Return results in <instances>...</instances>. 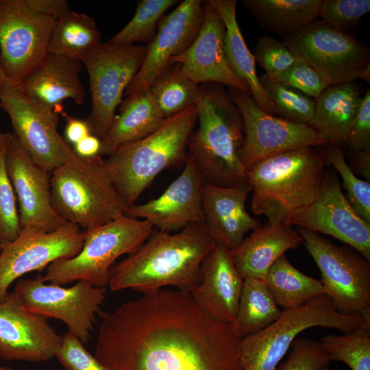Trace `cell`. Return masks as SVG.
Here are the masks:
<instances>
[{"label":"cell","mask_w":370,"mask_h":370,"mask_svg":"<svg viewBox=\"0 0 370 370\" xmlns=\"http://www.w3.org/2000/svg\"><path fill=\"white\" fill-rule=\"evenodd\" d=\"M197 122L194 106L166 118L155 132L121 146L105 160L114 186L128 207L161 171L184 165L188 139Z\"/></svg>","instance_id":"5b68a950"},{"label":"cell","mask_w":370,"mask_h":370,"mask_svg":"<svg viewBox=\"0 0 370 370\" xmlns=\"http://www.w3.org/2000/svg\"><path fill=\"white\" fill-rule=\"evenodd\" d=\"M66 370H113L90 354L80 340L68 332L56 356Z\"/></svg>","instance_id":"7bdbcfd3"},{"label":"cell","mask_w":370,"mask_h":370,"mask_svg":"<svg viewBox=\"0 0 370 370\" xmlns=\"http://www.w3.org/2000/svg\"><path fill=\"white\" fill-rule=\"evenodd\" d=\"M2 248H3V245L0 244V253H1V250H2Z\"/></svg>","instance_id":"11a10c76"},{"label":"cell","mask_w":370,"mask_h":370,"mask_svg":"<svg viewBox=\"0 0 370 370\" xmlns=\"http://www.w3.org/2000/svg\"><path fill=\"white\" fill-rule=\"evenodd\" d=\"M7 82L6 76L2 69V68L0 66V93L1 90L5 84V83Z\"/></svg>","instance_id":"816d5d0a"},{"label":"cell","mask_w":370,"mask_h":370,"mask_svg":"<svg viewBox=\"0 0 370 370\" xmlns=\"http://www.w3.org/2000/svg\"><path fill=\"white\" fill-rule=\"evenodd\" d=\"M7 168L18 202L21 228L51 232L67 223L52 204L51 172L37 164L13 134L7 154Z\"/></svg>","instance_id":"d6986e66"},{"label":"cell","mask_w":370,"mask_h":370,"mask_svg":"<svg viewBox=\"0 0 370 370\" xmlns=\"http://www.w3.org/2000/svg\"><path fill=\"white\" fill-rule=\"evenodd\" d=\"M203 3L204 17L196 38L171 62L179 63L181 73L199 84L227 85L251 96L247 84L234 73L227 62L223 20L209 0Z\"/></svg>","instance_id":"44dd1931"},{"label":"cell","mask_w":370,"mask_h":370,"mask_svg":"<svg viewBox=\"0 0 370 370\" xmlns=\"http://www.w3.org/2000/svg\"><path fill=\"white\" fill-rule=\"evenodd\" d=\"M178 0H140L129 23L106 42L116 46L149 43L157 34L158 25L166 11Z\"/></svg>","instance_id":"d590c367"},{"label":"cell","mask_w":370,"mask_h":370,"mask_svg":"<svg viewBox=\"0 0 370 370\" xmlns=\"http://www.w3.org/2000/svg\"><path fill=\"white\" fill-rule=\"evenodd\" d=\"M318 152L325 164H330L339 173L345 196L354 211L370 224V182L359 179L345 160L343 147L326 145Z\"/></svg>","instance_id":"74e56055"},{"label":"cell","mask_w":370,"mask_h":370,"mask_svg":"<svg viewBox=\"0 0 370 370\" xmlns=\"http://www.w3.org/2000/svg\"><path fill=\"white\" fill-rule=\"evenodd\" d=\"M0 370H13V369L7 366H0Z\"/></svg>","instance_id":"f5cc1de1"},{"label":"cell","mask_w":370,"mask_h":370,"mask_svg":"<svg viewBox=\"0 0 370 370\" xmlns=\"http://www.w3.org/2000/svg\"><path fill=\"white\" fill-rule=\"evenodd\" d=\"M291 347L288 358L279 370H321L332 362L320 341L298 338Z\"/></svg>","instance_id":"b9f144b4"},{"label":"cell","mask_w":370,"mask_h":370,"mask_svg":"<svg viewBox=\"0 0 370 370\" xmlns=\"http://www.w3.org/2000/svg\"><path fill=\"white\" fill-rule=\"evenodd\" d=\"M251 192L248 181L230 186L204 184V223L216 244L231 251L243 241L247 232L260 226L245 209L246 199Z\"/></svg>","instance_id":"cb8c5ba5"},{"label":"cell","mask_w":370,"mask_h":370,"mask_svg":"<svg viewBox=\"0 0 370 370\" xmlns=\"http://www.w3.org/2000/svg\"><path fill=\"white\" fill-rule=\"evenodd\" d=\"M84 243V232L67 223L45 232L23 227L0 253V302L6 298L12 283L34 271H42L54 261L77 255Z\"/></svg>","instance_id":"2e32d148"},{"label":"cell","mask_w":370,"mask_h":370,"mask_svg":"<svg viewBox=\"0 0 370 370\" xmlns=\"http://www.w3.org/2000/svg\"><path fill=\"white\" fill-rule=\"evenodd\" d=\"M281 314L264 281L247 278L243 280L238 310L230 328L235 336L243 338L266 328Z\"/></svg>","instance_id":"4dcf8cb0"},{"label":"cell","mask_w":370,"mask_h":370,"mask_svg":"<svg viewBox=\"0 0 370 370\" xmlns=\"http://www.w3.org/2000/svg\"><path fill=\"white\" fill-rule=\"evenodd\" d=\"M101 139L90 134L73 145V151L79 156L86 158L99 156Z\"/></svg>","instance_id":"681fc988"},{"label":"cell","mask_w":370,"mask_h":370,"mask_svg":"<svg viewBox=\"0 0 370 370\" xmlns=\"http://www.w3.org/2000/svg\"><path fill=\"white\" fill-rule=\"evenodd\" d=\"M166 119L149 88L126 96L121 103L119 114L101 139L99 156H109L121 146L147 136Z\"/></svg>","instance_id":"83f0119b"},{"label":"cell","mask_w":370,"mask_h":370,"mask_svg":"<svg viewBox=\"0 0 370 370\" xmlns=\"http://www.w3.org/2000/svg\"><path fill=\"white\" fill-rule=\"evenodd\" d=\"M253 55L255 62L265 71L264 75L272 80H276L297 60L282 41L267 35L258 38Z\"/></svg>","instance_id":"ab89813d"},{"label":"cell","mask_w":370,"mask_h":370,"mask_svg":"<svg viewBox=\"0 0 370 370\" xmlns=\"http://www.w3.org/2000/svg\"><path fill=\"white\" fill-rule=\"evenodd\" d=\"M288 224L330 235L353 247L370 262V224L352 208L335 172L325 173L317 197Z\"/></svg>","instance_id":"e0dca14e"},{"label":"cell","mask_w":370,"mask_h":370,"mask_svg":"<svg viewBox=\"0 0 370 370\" xmlns=\"http://www.w3.org/2000/svg\"><path fill=\"white\" fill-rule=\"evenodd\" d=\"M303 239L293 226L267 222L253 232L234 249L231 255L241 276L264 281L275 261L288 249H294Z\"/></svg>","instance_id":"484cf974"},{"label":"cell","mask_w":370,"mask_h":370,"mask_svg":"<svg viewBox=\"0 0 370 370\" xmlns=\"http://www.w3.org/2000/svg\"><path fill=\"white\" fill-rule=\"evenodd\" d=\"M282 42L312 67L327 86L353 82L370 65V49L354 35L317 19Z\"/></svg>","instance_id":"30bf717a"},{"label":"cell","mask_w":370,"mask_h":370,"mask_svg":"<svg viewBox=\"0 0 370 370\" xmlns=\"http://www.w3.org/2000/svg\"><path fill=\"white\" fill-rule=\"evenodd\" d=\"M51 195L56 212L87 230L125 214L127 205L100 156L86 158L72 149L51 172Z\"/></svg>","instance_id":"8992f818"},{"label":"cell","mask_w":370,"mask_h":370,"mask_svg":"<svg viewBox=\"0 0 370 370\" xmlns=\"http://www.w3.org/2000/svg\"><path fill=\"white\" fill-rule=\"evenodd\" d=\"M153 228L146 220L123 215L84 230V243L79 253L50 264L42 279L58 285L84 280L105 288L115 260L136 251L151 235Z\"/></svg>","instance_id":"52a82bcc"},{"label":"cell","mask_w":370,"mask_h":370,"mask_svg":"<svg viewBox=\"0 0 370 370\" xmlns=\"http://www.w3.org/2000/svg\"><path fill=\"white\" fill-rule=\"evenodd\" d=\"M149 90L161 112L168 118L195 106L199 85L184 76L180 64L172 62Z\"/></svg>","instance_id":"836d02e7"},{"label":"cell","mask_w":370,"mask_h":370,"mask_svg":"<svg viewBox=\"0 0 370 370\" xmlns=\"http://www.w3.org/2000/svg\"><path fill=\"white\" fill-rule=\"evenodd\" d=\"M369 84L370 82V65L367 66L360 74L359 78Z\"/></svg>","instance_id":"f907efd6"},{"label":"cell","mask_w":370,"mask_h":370,"mask_svg":"<svg viewBox=\"0 0 370 370\" xmlns=\"http://www.w3.org/2000/svg\"><path fill=\"white\" fill-rule=\"evenodd\" d=\"M205 182L188 156L181 174L158 198L127 208L126 216L147 221L158 230L171 232L204 222L202 189Z\"/></svg>","instance_id":"7402d4cb"},{"label":"cell","mask_w":370,"mask_h":370,"mask_svg":"<svg viewBox=\"0 0 370 370\" xmlns=\"http://www.w3.org/2000/svg\"><path fill=\"white\" fill-rule=\"evenodd\" d=\"M369 11V0H323L319 18L335 29L345 31L356 27Z\"/></svg>","instance_id":"60d3db41"},{"label":"cell","mask_w":370,"mask_h":370,"mask_svg":"<svg viewBox=\"0 0 370 370\" xmlns=\"http://www.w3.org/2000/svg\"><path fill=\"white\" fill-rule=\"evenodd\" d=\"M264 283L277 304L283 310L299 307L325 294L321 280L300 272L284 254L270 267Z\"/></svg>","instance_id":"d6a6232c"},{"label":"cell","mask_w":370,"mask_h":370,"mask_svg":"<svg viewBox=\"0 0 370 370\" xmlns=\"http://www.w3.org/2000/svg\"><path fill=\"white\" fill-rule=\"evenodd\" d=\"M256 23L286 37L318 19L323 0H243Z\"/></svg>","instance_id":"f546056e"},{"label":"cell","mask_w":370,"mask_h":370,"mask_svg":"<svg viewBox=\"0 0 370 370\" xmlns=\"http://www.w3.org/2000/svg\"><path fill=\"white\" fill-rule=\"evenodd\" d=\"M56 21L25 0H0V66L10 84L19 86L47 56Z\"/></svg>","instance_id":"7c38bea8"},{"label":"cell","mask_w":370,"mask_h":370,"mask_svg":"<svg viewBox=\"0 0 370 370\" xmlns=\"http://www.w3.org/2000/svg\"><path fill=\"white\" fill-rule=\"evenodd\" d=\"M321 275L325 294L343 314H360L370 323V264L362 255L338 247L319 234L297 227Z\"/></svg>","instance_id":"9c48e42d"},{"label":"cell","mask_w":370,"mask_h":370,"mask_svg":"<svg viewBox=\"0 0 370 370\" xmlns=\"http://www.w3.org/2000/svg\"><path fill=\"white\" fill-rule=\"evenodd\" d=\"M42 275L21 279L14 292L30 312L63 321L69 332L84 344L91 338L96 314L106 297L105 288L79 280L69 288L45 284Z\"/></svg>","instance_id":"4fadbf2b"},{"label":"cell","mask_w":370,"mask_h":370,"mask_svg":"<svg viewBox=\"0 0 370 370\" xmlns=\"http://www.w3.org/2000/svg\"><path fill=\"white\" fill-rule=\"evenodd\" d=\"M0 107L10 119L12 134L37 164L52 172L66 160L72 147L58 132L59 114L8 80L1 90Z\"/></svg>","instance_id":"5bb4252c"},{"label":"cell","mask_w":370,"mask_h":370,"mask_svg":"<svg viewBox=\"0 0 370 370\" xmlns=\"http://www.w3.org/2000/svg\"><path fill=\"white\" fill-rule=\"evenodd\" d=\"M320 343L331 361L343 362L352 370H370V323L363 321L343 335L324 336Z\"/></svg>","instance_id":"e575fe53"},{"label":"cell","mask_w":370,"mask_h":370,"mask_svg":"<svg viewBox=\"0 0 370 370\" xmlns=\"http://www.w3.org/2000/svg\"><path fill=\"white\" fill-rule=\"evenodd\" d=\"M25 1L32 10L56 20L71 10L66 0H25Z\"/></svg>","instance_id":"bcb514c9"},{"label":"cell","mask_w":370,"mask_h":370,"mask_svg":"<svg viewBox=\"0 0 370 370\" xmlns=\"http://www.w3.org/2000/svg\"><path fill=\"white\" fill-rule=\"evenodd\" d=\"M321 370H330V369H329V367H326L323 368V369H321Z\"/></svg>","instance_id":"db71d44e"},{"label":"cell","mask_w":370,"mask_h":370,"mask_svg":"<svg viewBox=\"0 0 370 370\" xmlns=\"http://www.w3.org/2000/svg\"><path fill=\"white\" fill-rule=\"evenodd\" d=\"M204 17L201 0H184L158 25L157 34L147 46L143 62L126 88L125 97L149 88L171 64V59L184 52L196 38Z\"/></svg>","instance_id":"ac0fdd59"},{"label":"cell","mask_w":370,"mask_h":370,"mask_svg":"<svg viewBox=\"0 0 370 370\" xmlns=\"http://www.w3.org/2000/svg\"><path fill=\"white\" fill-rule=\"evenodd\" d=\"M362 88L355 81L328 86L315 99L308 126L326 145L345 147L349 130L360 108Z\"/></svg>","instance_id":"4316f807"},{"label":"cell","mask_w":370,"mask_h":370,"mask_svg":"<svg viewBox=\"0 0 370 370\" xmlns=\"http://www.w3.org/2000/svg\"><path fill=\"white\" fill-rule=\"evenodd\" d=\"M260 82L274 108L275 116L297 124L308 125L313 116L315 99L266 75Z\"/></svg>","instance_id":"8d00e7d4"},{"label":"cell","mask_w":370,"mask_h":370,"mask_svg":"<svg viewBox=\"0 0 370 370\" xmlns=\"http://www.w3.org/2000/svg\"><path fill=\"white\" fill-rule=\"evenodd\" d=\"M99 314L95 356L113 370H243L241 338L189 293L159 289Z\"/></svg>","instance_id":"6da1fadb"},{"label":"cell","mask_w":370,"mask_h":370,"mask_svg":"<svg viewBox=\"0 0 370 370\" xmlns=\"http://www.w3.org/2000/svg\"><path fill=\"white\" fill-rule=\"evenodd\" d=\"M363 321L360 314L339 313L328 295H319L299 307L283 310L270 325L241 338V367L243 370H277L278 363L302 331L320 326L347 334Z\"/></svg>","instance_id":"ba28073f"},{"label":"cell","mask_w":370,"mask_h":370,"mask_svg":"<svg viewBox=\"0 0 370 370\" xmlns=\"http://www.w3.org/2000/svg\"><path fill=\"white\" fill-rule=\"evenodd\" d=\"M101 32L92 16L70 10L56 20L48 53L82 63L88 53L101 42Z\"/></svg>","instance_id":"1f68e13d"},{"label":"cell","mask_w":370,"mask_h":370,"mask_svg":"<svg viewBox=\"0 0 370 370\" xmlns=\"http://www.w3.org/2000/svg\"><path fill=\"white\" fill-rule=\"evenodd\" d=\"M197 128L188 153L206 184L230 186L247 182L241 162L244 124L238 108L217 84H204L195 103Z\"/></svg>","instance_id":"3957f363"},{"label":"cell","mask_w":370,"mask_h":370,"mask_svg":"<svg viewBox=\"0 0 370 370\" xmlns=\"http://www.w3.org/2000/svg\"><path fill=\"white\" fill-rule=\"evenodd\" d=\"M225 25L224 49L231 70L249 88L256 103L265 112L275 116L273 106L263 88L256 70L254 55L247 46L236 19L235 0H209Z\"/></svg>","instance_id":"f1b7e54d"},{"label":"cell","mask_w":370,"mask_h":370,"mask_svg":"<svg viewBox=\"0 0 370 370\" xmlns=\"http://www.w3.org/2000/svg\"><path fill=\"white\" fill-rule=\"evenodd\" d=\"M82 62L47 53L19 86L30 97L58 114H63V101L84 103L86 92L79 79Z\"/></svg>","instance_id":"d4e9b609"},{"label":"cell","mask_w":370,"mask_h":370,"mask_svg":"<svg viewBox=\"0 0 370 370\" xmlns=\"http://www.w3.org/2000/svg\"><path fill=\"white\" fill-rule=\"evenodd\" d=\"M147 46L101 42L83 60L88 71L92 110L86 119L91 134L101 139L111 126L125 90L140 69Z\"/></svg>","instance_id":"8fae6325"},{"label":"cell","mask_w":370,"mask_h":370,"mask_svg":"<svg viewBox=\"0 0 370 370\" xmlns=\"http://www.w3.org/2000/svg\"><path fill=\"white\" fill-rule=\"evenodd\" d=\"M243 279L230 250L216 244L204 258L201 280L190 295L198 306L213 319L231 325L235 319Z\"/></svg>","instance_id":"603a6c76"},{"label":"cell","mask_w":370,"mask_h":370,"mask_svg":"<svg viewBox=\"0 0 370 370\" xmlns=\"http://www.w3.org/2000/svg\"><path fill=\"white\" fill-rule=\"evenodd\" d=\"M227 93L243 117L241 162L247 170L253 164L282 152L303 147L326 145L309 126L265 112L251 96L237 89L230 88Z\"/></svg>","instance_id":"9a60e30c"},{"label":"cell","mask_w":370,"mask_h":370,"mask_svg":"<svg viewBox=\"0 0 370 370\" xmlns=\"http://www.w3.org/2000/svg\"><path fill=\"white\" fill-rule=\"evenodd\" d=\"M66 118L64 139L74 145L86 136L92 134L87 121L64 114Z\"/></svg>","instance_id":"7dc6e473"},{"label":"cell","mask_w":370,"mask_h":370,"mask_svg":"<svg viewBox=\"0 0 370 370\" xmlns=\"http://www.w3.org/2000/svg\"><path fill=\"white\" fill-rule=\"evenodd\" d=\"M345 147L349 152L370 148V89L362 97L358 114L347 136Z\"/></svg>","instance_id":"f6af8a7d"},{"label":"cell","mask_w":370,"mask_h":370,"mask_svg":"<svg viewBox=\"0 0 370 370\" xmlns=\"http://www.w3.org/2000/svg\"><path fill=\"white\" fill-rule=\"evenodd\" d=\"M12 133L0 130V244L14 241L21 227L16 198L7 168V154Z\"/></svg>","instance_id":"f35d334b"},{"label":"cell","mask_w":370,"mask_h":370,"mask_svg":"<svg viewBox=\"0 0 370 370\" xmlns=\"http://www.w3.org/2000/svg\"><path fill=\"white\" fill-rule=\"evenodd\" d=\"M316 99L328 86L317 72L297 58L296 62L276 80Z\"/></svg>","instance_id":"ee69618b"},{"label":"cell","mask_w":370,"mask_h":370,"mask_svg":"<svg viewBox=\"0 0 370 370\" xmlns=\"http://www.w3.org/2000/svg\"><path fill=\"white\" fill-rule=\"evenodd\" d=\"M325 166L312 147L288 150L253 164L247 168L253 213L266 216L271 224H288L319 195Z\"/></svg>","instance_id":"277c9868"},{"label":"cell","mask_w":370,"mask_h":370,"mask_svg":"<svg viewBox=\"0 0 370 370\" xmlns=\"http://www.w3.org/2000/svg\"><path fill=\"white\" fill-rule=\"evenodd\" d=\"M350 169L370 182V148L349 152Z\"/></svg>","instance_id":"c3c4849f"},{"label":"cell","mask_w":370,"mask_h":370,"mask_svg":"<svg viewBox=\"0 0 370 370\" xmlns=\"http://www.w3.org/2000/svg\"><path fill=\"white\" fill-rule=\"evenodd\" d=\"M62 336L47 318L28 310L13 291L0 302V358L30 362L55 358Z\"/></svg>","instance_id":"ffe728a7"},{"label":"cell","mask_w":370,"mask_h":370,"mask_svg":"<svg viewBox=\"0 0 370 370\" xmlns=\"http://www.w3.org/2000/svg\"><path fill=\"white\" fill-rule=\"evenodd\" d=\"M147 240L112 266L111 291L146 293L173 286L190 293L200 282L204 258L216 245L204 222L189 224L174 234L157 230Z\"/></svg>","instance_id":"7a4b0ae2"}]
</instances>
